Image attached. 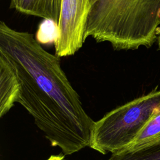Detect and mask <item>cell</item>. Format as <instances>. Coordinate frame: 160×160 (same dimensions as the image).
I'll use <instances>...</instances> for the list:
<instances>
[{
    "mask_svg": "<svg viewBox=\"0 0 160 160\" xmlns=\"http://www.w3.org/2000/svg\"><path fill=\"white\" fill-rule=\"evenodd\" d=\"M0 53L12 65L19 81L17 102L34 119L53 147L71 155L89 147L94 122L63 71L61 60L34 36L0 22Z\"/></svg>",
    "mask_w": 160,
    "mask_h": 160,
    "instance_id": "obj_1",
    "label": "cell"
},
{
    "mask_svg": "<svg viewBox=\"0 0 160 160\" xmlns=\"http://www.w3.org/2000/svg\"><path fill=\"white\" fill-rule=\"evenodd\" d=\"M160 24V0H91L84 40L116 51L150 47Z\"/></svg>",
    "mask_w": 160,
    "mask_h": 160,
    "instance_id": "obj_2",
    "label": "cell"
},
{
    "mask_svg": "<svg viewBox=\"0 0 160 160\" xmlns=\"http://www.w3.org/2000/svg\"><path fill=\"white\" fill-rule=\"evenodd\" d=\"M160 109V90L116 108L94 122L89 147L102 154L126 149Z\"/></svg>",
    "mask_w": 160,
    "mask_h": 160,
    "instance_id": "obj_3",
    "label": "cell"
},
{
    "mask_svg": "<svg viewBox=\"0 0 160 160\" xmlns=\"http://www.w3.org/2000/svg\"><path fill=\"white\" fill-rule=\"evenodd\" d=\"M91 0H62L58 34L54 42L55 54L74 55L82 46Z\"/></svg>",
    "mask_w": 160,
    "mask_h": 160,
    "instance_id": "obj_4",
    "label": "cell"
},
{
    "mask_svg": "<svg viewBox=\"0 0 160 160\" xmlns=\"http://www.w3.org/2000/svg\"><path fill=\"white\" fill-rule=\"evenodd\" d=\"M19 84L9 61L0 53V117L6 115L17 102Z\"/></svg>",
    "mask_w": 160,
    "mask_h": 160,
    "instance_id": "obj_5",
    "label": "cell"
},
{
    "mask_svg": "<svg viewBox=\"0 0 160 160\" xmlns=\"http://www.w3.org/2000/svg\"><path fill=\"white\" fill-rule=\"evenodd\" d=\"M62 0H10L9 8L19 13L58 24Z\"/></svg>",
    "mask_w": 160,
    "mask_h": 160,
    "instance_id": "obj_6",
    "label": "cell"
},
{
    "mask_svg": "<svg viewBox=\"0 0 160 160\" xmlns=\"http://www.w3.org/2000/svg\"><path fill=\"white\" fill-rule=\"evenodd\" d=\"M159 139H160V109L147 122L134 141L121 151H134Z\"/></svg>",
    "mask_w": 160,
    "mask_h": 160,
    "instance_id": "obj_7",
    "label": "cell"
},
{
    "mask_svg": "<svg viewBox=\"0 0 160 160\" xmlns=\"http://www.w3.org/2000/svg\"><path fill=\"white\" fill-rule=\"evenodd\" d=\"M105 160H160V139L134 151H124Z\"/></svg>",
    "mask_w": 160,
    "mask_h": 160,
    "instance_id": "obj_8",
    "label": "cell"
},
{
    "mask_svg": "<svg viewBox=\"0 0 160 160\" xmlns=\"http://www.w3.org/2000/svg\"><path fill=\"white\" fill-rule=\"evenodd\" d=\"M64 154H59L58 155H51L47 160H64Z\"/></svg>",
    "mask_w": 160,
    "mask_h": 160,
    "instance_id": "obj_9",
    "label": "cell"
},
{
    "mask_svg": "<svg viewBox=\"0 0 160 160\" xmlns=\"http://www.w3.org/2000/svg\"><path fill=\"white\" fill-rule=\"evenodd\" d=\"M158 42H159V48H160V35L158 38Z\"/></svg>",
    "mask_w": 160,
    "mask_h": 160,
    "instance_id": "obj_10",
    "label": "cell"
}]
</instances>
